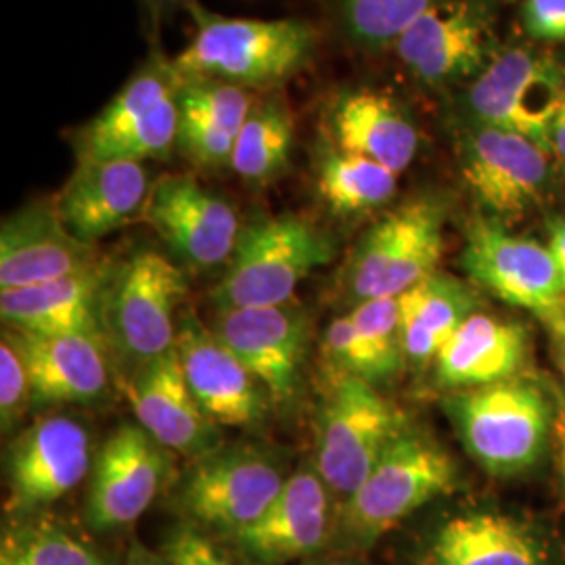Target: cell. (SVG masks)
<instances>
[{
    "mask_svg": "<svg viewBox=\"0 0 565 565\" xmlns=\"http://www.w3.org/2000/svg\"><path fill=\"white\" fill-rule=\"evenodd\" d=\"M30 373L32 403H95L107 394L109 363L103 335H36L11 329Z\"/></svg>",
    "mask_w": 565,
    "mask_h": 565,
    "instance_id": "obj_24",
    "label": "cell"
},
{
    "mask_svg": "<svg viewBox=\"0 0 565 565\" xmlns=\"http://www.w3.org/2000/svg\"><path fill=\"white\" fill-rule=\"evenodd\" d=\"M548 249L559 266V273L565 282V218H559L557 223L551 226V239H548Z\"/></svg>",
    "mask_w": 565,
    "mask_h": 565,
    "instance_id": "obj_41",
    "label": "cell"
},
{
    "mask_svg": "<svg viewBox=\"0 0 565 565\" xmlns=\"http://www.w3.org/2000/svg\"><path fill=\"white\" fill-rule=\"evenodd\" d=\"M294 139V114L281 93L270 90L263 99H254L235 142L231 168L249 184L273 182L289 168Z\"/></svg>",
    "mask_w": 565,
    "mask_h": 565,
    "instance_id": "obj_29",
    "label": "cell"
},
{
    "mask_svg": "<svg viewBox=\"0 0 565 565\" xmlns=\"http://www.w3.org/2000/svg\"><path fill=\"white\" fill-rule=\"evenodd\" d=\"M333 147L382 163L394 174L404 172L419 151V130L398 103L380 90L342 93L327 114Z\"/></svg>",
    "mask_w": 565,
    "mask_h": 565,
    "instance_id": "obj_26",
    "label": "cell"
},
{
    "mask_svg": "<svg viewBox=\"0 0 565 565\" xmlns=\"http://www.w3.org/2000/svg\"><path fill=\"white\" fill-rule=\"evenodd\" d=\"M478 124L518 132L548 149V132L565 103L562 67L527 49H507L488 61L469 88Z\"/></svg>",
    "mask_w": 565,
    "mask_h": 565,
    "instance_id": "obj_10",
    "label": "cell"
},
{
    "mask_svg": "<svg viewBox=\"0 0 565 565\" xmlns=\"http://www.w3.org/2000/svg\"><path fill=\"white\" fill-rule=\"evenodd\" d=\"M193 41L174 60L181 78L235 84L245 90H277L317 55L319 32L302 20H237L191 2Z\"/></svg>",
    "mask_w": 565,
    "mask_h": 565,
    "instance_id": "obj_1",
    "label": "cell"
},
{
    "mask_svg": "<svg viewBox=\"0 0 565 565\" xmlns=\"http://www.w3.org/2000/svg\"><path fill=\"white\" fill-rule=\"evenodd\" d=\"M317 186L335 214L356 216L390 202L398 189V174L369 158L331 147L319 162Z\"/></svg>",
    "mask_w": 565,
    "mask_h": 565,
    "instance_id": "obj_30",
    "label": "cell"
},
{
    "mask_svg": "<svg viewBox=\"0 0 565 565\" xmlns=\"http://www.w3.org/2000/svg\"><path fill=\"white\" fill-rule=\"evenodd\" d=\"M182 371L205 417L226 427L263 424L268 394L249 369L210 333L195 317H186L177 338Z\"/></svg>",
    "mask_w": 565,
    "mask_h": 565,
    "instance_id": "obj_18",
    "label": "cell"
},
{
    "mask_svg": "<svg viewBox=\"0 0 565 565\" xmlns=\"http://www.w3.org/2000/svg\"><path fill=\"white\" fill-rule=\"evenodd\" d=\"M300 565H363L359 564V562H354V559H350L348 555H343V553H335V555H323V553H319V555H315V557H310V559H306Z\"/></svg>",
    "mask_w": 565,
    "mask_h": 565,
    "instance_id": "obj_44",
    "label": "cell"
},
{
    "mask_svg": "<svg viewBox=\"0 0 565 565\" xmlns=\"http://www.w3.org/2000/svg\"><path fill=\"white\" fill-rule=\"evenodd\" d=\"M445 411L473 461L499 478L539 463L555 425V403L522 377L455 390Z\"/></svg>",
    "mask_w": 565,
    "mask_h": 565,
    "instance_id": "obj_3",
    "label": "cell"
},
{
    "mask_svg": "<svg viewBox=\"0 0 565 565\" xmlns=\"http://www.w3.org/2000/svg\"><path fill=\"white\" fill-rule=\"evenodd\" d=\"M90 467L88 434L65 415L44 417L11 448L9 482L20 509L49 505L81 484Z\"/></svg>",
    "mask_w": 565,
    "mask_h": 565,
    "instance_id": "obj_21",
    "label": "cell"
},
{
    "mask_svg": "<svg viewBox=\"0 0 565 565\" xmlns=\"http://www.w3.org/2000/svg\"><path fill=\"white\" fill-rule=\"evenodd\" d=\"M436 0H327L348 41L377 49L394 44Z\"/></svg>",
    "mask_w": 565,
    "mask_h": 565,
    "instance_id": "obj_31",
    "label": "cell"
},
{
    "mask_svg": "<svg viewBox=\"0 0 565 565\" xmlns=\"http://www.w3.org/2000/svg\"><path fill=\"white\" fill-rule=\"evenodd\" d=\"M548 149L565 163V109L555 118L548 132Z\"/></svg>",
    "mask_w": 565,
    "mask_h": 565,
    "instance_id": "obj_42",
    "label": "cell"
},
{
    "mask_svg": "<svg viewBox=\"0 0 565 565\" xmlns=\"http://www.w3.org/2000/svg\"><path fill=\"white\" fill-rule=\"evenodd\" d=\"M553 436L557 440V461H559V473L565 486V394H559L555 401Z\"/></svg>",
    "mask_w": 565,
    "mask_h": 565,
    "instance_id": "obj_40",
    "label": "cell"
},
{
    "mask_svg": "<svg viewBox=\"0 0 565 565\" xmlns=\"http://www.w3.org/2000/svg\"><path fill=\"white\" fill-rule=\"evenodd\" d=\"M287 478L279 461L258 446L216 448L186 473L179 505L202 532L231 539L263 518Z\"/></svg>",
    "mask_w": 565,
    "mask_h": 565,
    "instance_id": "obj_9",
    "label": "cell"
},
{
    "mask_svg": "<svg viewBox=\"0 0 565 565\" xmlns=\"http://www.w3.org/2000/svg\"><path fill=\"white\" fill-rule=\"evenodd\" d=\"M181 74L151 57L120 93L76 132L78 162L166 160L179 145Z\"/></svg>",
    "mask_w": 565,
    "mask_h": 565,
    "instance_id": "obj_5",
    "label": "cell"
},
{
    "mask_svg": "<svg viewBox=\"0 0 565 565\" xmlns=\"http://www.w3.org/2000/svg\"><path fill=\"white\" fill-rule=\"evenodd\" d=\"M522 21L536 41H565V0H524Z\"/></svg>",
    "mask_w": 565,
    "mask_h": 565,
    "instance_id": "obj_39",
    "label": "cell"
},
{
    "mask_svg": "<svg viewBox=\"0 0 565 565\" xmlns=\"http://www.w3.org/2000/svg\"><path fill=\"white\" fill-rule=\"evenodd\" d=\"M425 565H548L543 536L499 511H467L436 527Z\"/></svg>",
    "mask_w": 565,
    "mask_h": 565,
    "instance_id": "obj_25",
    "label": "cell"
},
{
    "mask_svg": "<svg viewBox=\"0 0 565 565\" xmlns=\"http://www.w3.org/2000/svg\"><path fill=\"white\" fill-rule=\"evenodd\" d=\"M333 256L335 245L317 224L296 214L258 218L243 228L214 302L218 310L285 306Z\"/></svg>",
    "mask_w": 565,
    "mask_h": 565,
    "instance_id": "obj_4",
    "label": "cell"
},
{
    "mask_svg": "<svg viewBox=\"0 0 565 565\" xmlns=\"http://www.w3.org/2000/svg\"><path fill=\"white\" fill-rule=\"evenodd\" d=\"M545 323H548V327L553 329V333H555L557 338H565V303L548 321H545Z\"/></svg>",
    "mask_w": 565,
    "mask_h": 565,
    "instance_id": "obj_46",
    "label": "cell"
},
{
    "mask_svg": "<svg viewBox=\"0 0 565 565\" xmlns=\"http://www.w3.org/2000/svg\"><path fill=\"white\" fill-rule=\"evenodd\" d=\"M111 273L99 263L57 281L0 291L2 321L20 333L103 335V298Z\"/></svg>",
    "mask_w": 565,
    "mask_h": 565,
    "instance_id": "obj_23",
    "label": "cell"
},
{
    "mask_svg": "<svg viewBox=\"0 0 565 565\" xmlns=\"http://www.w3.org/2000/svg\"><path fill=\"white\" fill-rule=\"evenodd\" d=\"M181 118L218 126L239 137L254 97L249 90L226 82L181 78Z\"/></svg>",
    "mask_w": 565,
    "mask_h": 565,
    "instance_id": "obj_33",
    "label": "cell"
},
{
    "mask_svg": "<svg viewBox=\"0 0 565 565\" xmlns=\"http://www.w3.org/2000/svg\"><path fill=\"white\" fill-rule=\"evenodd\" d=\"M459 467L431 436L406 424L359 490L343 501L333 541L340 553H361L422 507L455 492Z\"/></svg>",
    "mask_w": 565,
    "mask_h": 565,
    "instance_id": "obj_2",
    "label": "cell"
},
{
    "mask_svg": "<svg viewBox=\"0 0 565 565\" xmlns=\"http://www.w3.org/2000/svg\"><path fill=\"white\" fill-rule=\"evenodd\" d=\"M333 492L317 469L287 478L279 497L256 524L226 539L247 565L306 562L333 541Z\"/></svg>",
    "mask_w": 565,
    "mask_h": 565,
    "instance_id": "obj_12",
    "label": "cell"
},
{
    "mask_svg": "<svg viewBox=\"0 0 565 565\" xmlns=\"http://www.w3.org/2000/svg\"><path fill=\"white\" fill-rule=\"evenodd\" d=\"M492 44L486 13L469 0H436L394 42L404 67L425 84L463 81L484 70Z\"/></svg>",
    "mask_w": 565,
    "mask_h": 565,
    "instance_id": "obj_17",
    "label": "cell"
},
{
    "mask_svg": "<svg viewBox=\"0 0 565 565\" xmlns=\"http://www.w3.org/2000/svg\"><path fill=\"white\" fill-rule=\"evenodd\" d=\"M186 294L181 268L153 249L111 273L103 298V335L135 371L177 343V306ZM132 371V373H135Z\"/></svg>",
    "mask_w": 565,
    "mask_h": 565,
    "instance_id": "obj_6",
    "label": "cell"
},
{
    "mask_svg": "<svg viewBox=\"0 0 565 565\" xmlns=\"http://www.w3.org/2000/svg\"><path fill=\"white\" fill-rule=\"evenodd\" d=\"M214 335L263 384L270 403L296 401L308 343V317L300 308H226L218 312Z\"/></svg>",
    "mask_w": 565,
    "mask_h": 565,
    "instance_id": "obj_14",
    "label": "cell"
},
{
    "mask_svg": "<svg viewBox=\"0 0 565 565\" xmlns=\"http://www.w3.org/2000/svg\"><path fill=\"white\" fill-rule=\"evenodd\" d=\"M323 345L324 356L338 369V373L356 375L373 385L384 384L396 375V371L385 363L375 345L352 323L350 315L329 324L324 331Z\"/></svg>",
    "mask_w": 565,
    "mask_h": 565,
    "instance_id": "obj_34",
    "label": "cell"
},
{
    "mask_svg": "<svg viewBox=\"0 0 565 565\" xmlns=\"http://www.w3.org/2000/svg\"><path fill=\"white\" fill-rule=\"evenodd\" d=\"M564 109H565V103H564Z\"/></svg>",
    "mask_w": 565,
    "mask_h": 565,
    "instance_id": "obj_48",
    "label": "cell"
},
{
    "mask_svg": "<svg viewBox=\"0 0 565 565\" xmlns=\"http://www.w3.org/2000/svg\"><path fill=\"white\" fill-rule=\"evenodd\" d=\"M0 565H103L102 559L55 525L36 524L11 532L0 553Z\"/></svg>",
    "mask_w": 565,
    "mask_h": 565,
    "instance_id": "obj_32",
    "label": "cell"
},
{
    "mask_svg": "<svg viewBox=\"0 0 565 565\" xmlns=\"http://www.w3.org/2000/svg\"><path fill=\"white\" fill-rule=\"evenodd\" d=\"M463 268L480 287L548 321L565 303V282L548 245L513 235L499 218L467 226Z\"/></svg>",
    "mask_w": 565,
    "mask_h": 565,
    "instance_id": "obj_11",
    "label": "cell"
},
{
    "mask_svg": "<svg viewBox=\"0 0 565 565\" xmlns=\"http://www.w3.org/2000/svg\"><path fill=\"white\" fill-rule=\"evenodd\" d=\"M476 294L455 277L434 273L398 298L404 359L436 361L450 335L476 312Z\"/></svg>",
    "mask_w": 565,
    "mask_h": 565,
    "instance_id": "obj_28",
    "label": "cell"
},
{
    "mask_svg": "<svg viewBox=\"0 0 565 565\" xmlns=\"http://www.w3.org/2000/svg\"><path fill=\"white\" fill-rule=\"evenodd\" d=\"M168 448L141 425H121L102 446L86 497V520L111 532L137 522L162 490Z\"/></svg>",
    "mask_w": 565,
    "mask_h": 565,
    "instance_id": "obj_15",
    "label": "cell"
},
{
    "mask_svg": "<svg viewBox=\"0 0 565 565\" xmlns=\"http://www.w3.org/2000/svg\"><path fill=\"white\" fill-rule=\"evenodd\" d=\"M163 557L172 565H237L195 525L174 530L163 545Z\"/></svg>",
    "mask_w": 565,
    "mask_h": 565,
    "instance_id": "obj_38",
    "label": "cell"
},
{
    "mask_svg": "<svg viewBox=\"0 0 565 565\" xmlns=\"http://www.w3.org/2000/svg\"><path fill=\"white\" fill-rule=\"evenodd\" d=\"M184 2L191 4V0H145V4H147L156 15H162L166 11H170V9L179 7V4H184Z\"/></svg>",
    "mask_w": 565,
    "mask_h": 565,
    "instance_id": "obj_45",
    "label": "cell"
},
{
    "mask_svg": "<svg viewBox=\"0 0 565 565\" xmlns=\"http://www.w3.org/2000/svg\"><path fill=\"white\" fill-rule=\"evenodd\" d=\"M235 142L237 135L228 130L212 124L181 118L177 147H181L182 153L191 162L200 163L203 168H221L226 163L231 166Z\"/></svg>",
    "mask_w": 565,
    "mask_h": 565,
    "instance_id": "obj_37",
    "label": "cell"
},
{
    "mask_svg": "<svg viewBox=\"0 0 565 565\" xmlns=\"http://www.w3.org/2000/svg\"><path fill=\"white\" fill-rule=\"evenodd\" d=\"M128 565H172L166 557H156V555H151L147 548H141V546H137V548H132V553H130V557H128Z\"/></svg>",
    "mask_w": 565,
    "mask_h": 565,
    "instance_id": "obj_43",
    "label": "cell"
},
{
    "mask_svg": "<svg viewBox=\"0 0 565 565\" xmlns=\"http://www.w3.org/2000/svg\"><path fill=\"white\" fill-rule=\"evenodd\" d=\"M350 319L364 338L375 345L385 363L398 373L406 361L398 298H375L354 303V308L350 310Z\"/></svg>",
    "mask_w": 565,
    "mask_h": 565,
    "instance_id": "obj_35",
    "label": "cell"
},
{
    "mask_svg": "<svg viewBox=\"0 0 565 565\" xmlns=\"http://www.w3.org/2000/svg\"><path fill=\"white\" fill-rule=\"evenodd\" d=\"M546 149L518 132L476 124L463 145V179L497 218L520 216L541 202L551 181Z\"/></svg>",
    "mask_w": 565,
    "mask_h": 565,
    "instance_id": "obj_16",
    "label": "cell"
},
{
    "mask_svg": "<svg viewBox=\"0 0 565 565\" xmlns=\"http://www.w3.org/2000/svg\"><path fill=\"white\" fill-rule=\"evenodd\" d=\"M406 422L377 387L338 373L319 415L315 469L333 497L350 499Z\"/></svg>",
    "mask_w": 565,
    "mask_h": 565,
    "instance_id": "obj_7",
    "label": "cell"
},
{
    "mask_svg": "<svg viewBox=\"0 0 565 565\" xmlns=\"http://www.w3.org/2000/svg\"><path fill=\"white\" fill-rule=\"evenodd\" d=\"M525 359L527 333L522 324L476 310L440 348L434 363L440 384L467 390L518 377Z\"/></svg>",
    "mask_w": 565,
    "mask_h": 565,
    "instance_id": "obj_27",
    "label": "cell"
},
{
    "mask_svg": "<svg viewBox=\"0 0 565 565\" xmlns=\"http://www.w3.org/2000/svg\"><path fill=\"white\" fill-rule=\"evenodd\" d=\"M142 218L179 258L195 268L231 260L242 235L235 207L186 174H170L156 182Z\"/></svg>",
    "mask_w": 565,
    "mask_h": 565,
    "instance_id": "obj_13",
    "label": "cell"
},
{
    "mask_svg": "<svg viewBox=\"0 0 565 565\" xmlns=\"http://www.w3.org/2000/svg\"><path fill=\"white\" fill-rule=\"evenodd\" d=\"M151 186L142 163L78 162L55 207L78 239L95 243L142 216Z\"/></svg>",
    "mask_w": 565,
    "mask_h": 565,
    "instance_id": "obj_22",
    "label": "cell"
},
{
    "mask_svg": "<svg viewBox=\"0 0 565 565\" xmlns=\"http://www.w3.org/2000/svg\"><path fill=\"white\" fill-rule=\"evenodd\" d=\"M99 263L95 245L65 226L55 203H30L0 228V291L57 281Z\"/></svg>",
    "mask_w": 565,
    "mask_h": 565,
    "instance_id": "obj_19",
    "label": "cell"
},
{
    "mask_svg": "<svg viewBox=\"0 0 565 565\" xmlns=\"http://www.w3.org/2000/svg\"><path fill=\"white\" fill-rule=\"evenodd\" d=\"M555 361L559 364L565 377V338H559V343L555 345Z\"/></svg>",
    "mask_w": 565,
    "mask_h": 565,
    "instance_id": "obj_47",
    "label": "cell"
},
{
    "mask_svg": "<svg viewBox=\"0 0 565 565\" xmlns=\"http://www.w3.org/2000/svg\"><path fill=\"white\" fill-rule=\"evenodd\" d=\"M30 401H32L30 373L21 356L20 345L15 343L9 331L2 335V342H0V417H2L4 429L20 422Z\"/></svg>",
    "mask_w": 565,
    "mask_h": 565,
    "instance_id": "obj_36",
    "label": "cell"
},
{
    "mask_svg": "<svg viewBox=\"0 0 565 565\" xmlns=\"http://www.w3.org/2000/svg\"><path fill=\"white\" fill-rule=\"evenodd\" d=\"M128 398L139 425L163 448L198 459L218 448L216 424L205 417L186 384L177 343L130 375Z\"/></svg>",
    "mask_w": 565,
    "mask_h": 565,
    "instance_id": "obj_20",
    "label": "cell"
},
{
    "mask_svg": "<svg viewBox=\"0 0 565 565\" xmlns=\"http://www.w3.org/2000/svg\"><path fill=\"white\" fill-rule=\"evenodd\" d=\"M445 207L429 198L403 203L373 224L348 266L345 287L354 303L401 298L438 273L445 252Z\"/></svg>",
    "mask_w": 565,
    "mask_h": 565,
    "instance_id": "obj_8",
    "label": "cell"
}]
</instances>
